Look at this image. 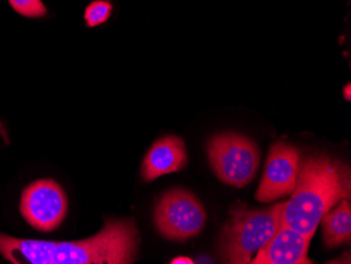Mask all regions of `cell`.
Segmentation results:
<instances>
[{
	"label": "cell",
	"mask_w": 351,
	"mask_h": 264,
	"mask_svg": "<svg viewBox=\"0 0 351 264\" xmlns=\"http://www.w3.org/2000/svg\"><path fill=\"white\" fill-rule=\"evenodd\" d=\"M0 135L3 138L5 143H7V145H9V134H8L7 130H5V125H3V123L1 121H0Z\"/></svg>",
	"instance_id": "obj_13"
},
{
	"label": "cell",
	"mask_w": 351,
	"mask_h": 264,
	"mask_svg": "<svg viewBox=\"0 0 351 264\" xmlns=\"http://www.w3.org/2000/svg\"><path fill=\"white\" fill-rule=\"evenodd\" d=\"M346 96L347 100H350V84H347L344 88V97Z\"/></svg>",
	"instance_id": "obj_15"
},
{
	"label": "cell",
	"mask_w": 351,
	"mask_h": 264,
	"mask_svg": "<svg viewBox=\"0 0 351 264\" xmlns=\"http://www.w3.org/2000/svg\"><path fill=\"white\" fill-rule=\"evenodd\" d=\"M301 155L297 147L276 143L270 147L266 159L263 179L256 193L260 202H271L293 192L299 174Z\"/></svg>",
	"instance_id": "obj_7"
},
{
	"label": "cell",
	"mask_w": 351,
	"mask_h": 264,
	"mask_svg": "<svg viewBox=\"0 0 351 264\" xmlns=\"http://www.w3.org/2000/svg\"><path fill=\"white\" fill-rule=\"evenodd\" d=\"M213 171L222 182L242 188L254 178L260 163L259 147L236 133L215 135L207 143Z\"/></svg>",
	"instance_id": "obj_4"
},
{
	"label": "cell",
	"mask_w": 351,
	"mask_h": 264,
	"mask_svg": "<svg viewBox=\"0 0 351 264\" xmlns=\"http://www.w3.org/2000/svg\"><path fill=\"white\" fill-rule=\"evenodd\" d=\"M206 213L193 193L181 189L169 191L155 208V224L161 235L173 241L195 237L204 228Z\"/></svg>",
	"instance_id": "obj_5"
},
{
	"label": "cell",
	"mask_w": 351,
	"mask_h": 264,
	"mask_svg": "<svg viewBox=\"0 0 351 264\" xmlns=\"http://www.w3.org/2000/svg\"><path fill=\"white\" fill-rule=\"evenodd\" d=\"M350 167L344 161L313 154L301 159L291 198L280 222L313 238L323 217L340 201L350 199Z\"/></svg>",
	"instance_id": "obj_2"
},
{
	"label": "cell",
	"mask_w": 351,
	"mask_h": 264,
	"mask_svg": "<svg viewBox=\"0 0 351 264\" xmlns=\"http://www.w3.org/2000/svg\"><path fill=\"white\" fill-rule=\"evenodd\" d=\"M113 12V5L106 0H95L84 11V21L88 27H95L108 21Z\"/></svg>",
	"instance_id": "obj_11"
},
{
	"label": "cell",
	"mask_w": 351,
	"mask_h": 264,
	"mask_svg": "<svg viewBox=\"0 0 351 264\" xmlns=\"http://www.w3.org/2000/svg\"><path fill=\"white\" fill-rule=\"evenodd\" d=\"M133 219H110L98 234L79 241L21 239L0 232V255L13 264H129L137 259Z\"/></svg>",
	"instance_id": "obj_1"
},
{
	"label": "cell",
	"mask_w": 351,
	"mask_h": 264,
	"mask_svg": "<svg viewBox=\"0 0 351 264\" xmlns=\"http://www.w3.org/2000/svg\"><path fill=\"white\" fill-rule=\"evenodd\" d=\"M311 238L285 224H279L277 232L257 255L252 264H311L307 257Z\"/></svg>",
	"instance_id": "obj_8"
},
{
	"label": "cell",
	"mask_w": 351,
	"mask_h": 264,
	"mask_svg": "<svg viewBox=\"0 0 351 264\" xmlns=\"http://www.w3.org/2000/svg\"><path fill=\"white\" fill-rule=\"evenodd\" d=\"M68 198L52 179H39L23 190L21 212L25 221L39 232L56 230L68 214Z\"/></svg>",
	"instance_id": "obj_6"
},
{
	"label": "cell",
	"mask_w": 351,
	"mask_h": 264,
	"mask_svg": "<svg viewBox=\"0 0 351 264\" xmlns=\"http://www.w3.org/2000/svg\"><path fill=\"white\" fill-rule=\"evenodd\" d=\"M323 238L328 248L349 243L351 238V206L347 199L333 211H329L322 220Z\"/></svg>",
	"instance_id": "obj_10"
},
{
	"label": "cell",
	"mask_w": 351,
	"mask_h": 264,
	"mask_svg": "<svg viewBox=\"0 0 351 264\" xmlns=\"http://www.w3.org/2000/svg\"><path fill=\"white\" fill-rule=\"evenodd\" d=\"M9 3L17 13L29 19H40L47 14L43 0H9Z\"/></svg>",
	"instance_id": "obj_12"
},
{
	"label": "cell",
	"mask_w": 351,
	"mask_h": 264,
	"mask_svg": "<svg viewBox=\"0 0 351 264\" xmlns=\"http://www.w3.org/2000/svg\"><path fill=\"white\" fill-rule=\"evenodd\" d=\"M171 263H173V264H176V263L191 264V263H194V262H193V260L189 259V258L178 257V258H175V259H173V261L171 262Z\"/></svg>",
	"instance_id": "obj_14"
},
{
	"label": "cell",
	"mask_w": 351,
	"mask_h": 264,
	"mask_svg": "<svg viewBox=\"0 0 351 264\" xmlns=\"http://www.w3.org/2000/svg\"><path fill=\"white\" fill-rule=\"evenodd\" d=\"M187 160L184 141L178 136H165L156 141L145 155L142 178L151 182L163 175L181 172L186 167Z\"/></svg>",
	"instance_id": "obj_9"
},
{
	"label": "cell",
	"mask_w": 351,
	"mask_h": 264,
	"mask_svg": "<svg viewBox=\"0 0 351 264\" xmlns=\"http://www.w3.org/2000/svg\"><path fill=\"white\" fill-rule=\"evenodd\" d=\"M284 204L266 208H250L241 202L232 204L221 232L220 248L228 263H250L279 228Z\"/></svg>",
	"instance_id": "obj_3"
}]
</instances>
